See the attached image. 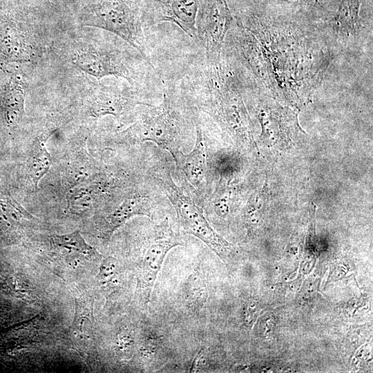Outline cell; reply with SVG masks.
<instances>
[{
  "label": "cell",
  "instance_id": "1",
  "mask_svg": "<svg viewBox=\"0 0 373 373\" xmlns=\"http://www.w3.org/2000/svg\"><path fill=\"white\" fill-rule=\"evenodd\" d=\"M257 39L273 79L277 99L298 108L320 86L332 55L318 30L266 21L256 15L236 17Z\"/></svg>",
  "mask_w": 373,
  "mask_h": 373
},
{
  "label": "cell",
  "instance_id": "2",
  "mask_svg": "<svg viewBox=\"0 0 373 373\" xmlns=\"http://www.w3.org/2000/svg\"><path fill=\"white\" fill-rule=\"evenodd\" d=\"M184 62V69L172 80L192 106L209 115L238 146L256 148L242 84L228 58L222 52L220 59L211 60L202 52Z\"/></svg>",
  "mask_w": 373,
  "mask_h": 373
},
{
  "label": "cell",
  "instance_id": "3",
  "mask_svg": "<svg viewBox=\"0 0 373 373\" xmlns=\"http://www.w3.org/2000/svg\"><path fill=\"white\" fill-rule=\"evenodd\" d=\"M162 96L157 106H140L124 134L133 142L155 143L175 160L195 136V108L171 79H163Z\"/></svg>",
  "mask_w": 373,
  "mask_h": 373
},
{
  "label": "cell",
  "instance_id": "4",
  "mask_svg": "<svg viewBox=\"0 0 373 373\" xmlns=\"http://www.w3.org/2000/svg\"><path fill=\"white\" fill-rule=\"evenodd\" d=\"M80 21L84 26L118 36L154 66L144 33L142 3L140 0H90L84 8Z\"/></svg>",
  "mask_w": 373,
  "mask_h": 373
},
{
  "label": "cell",
  "instance_id": "5",
  "mask_svg": "<svg viewBox=\"0 0 373 373\" xmlns=\"http://www.w3.org/2000/svg\"><path fill=\"white\" fill-rule=\"evenodd\" d=\"M148 175L171 202L178 222L186 233L199 238L222 260L233 254L232 245L213 230L202 208L175 183L168 166L164 164L153 166L149 170Z\"/></svg>",
  "mask_w": 373,
  "mask_h": 373
},
{
  "label": "cell",
  "instance_id": "6",
  "mask_svg": "<svg viewBox=\"0 0 373 373\" xmlns=\"http://www.w3.org/2000/svg\"><path fill=\"white\" fill-rule=\"evenodd\" d=\"M182 245L180 236L173 230L168 217L160 223L151 225L146 232L142 267L137 283L140 296L146 306L167 253L172 248Z\"/></svg>",
  "mask_w": 373,
  "mask_h": 373
},
{
  "label": "cell",
  "instance_id": "7",
  "mask_svg": "<svg viewBox=\"0 0 373 373\" xmlns=\"http://www.w3.org/2000/svg\"><path fill=\"white\" fill-rule=\"evenodd\" d=\"M234 20L227 0H203L196 19V44L206 58H220L225 37Z\"/></svg>",
  "mask_w": 373,
  "mask_h": 373
},
{
  "label": "cell",
  "instance_id": "8",
  "mask_svg": "<svg viewBox=\"0 0 373 373\" xmlns=\"http://www.w3.org/2000/svg\"><path fill=\"white\" fill-rule=\"evenodd\" d=\"M40 46L21 17L12 11L0 15V62L25 64L39 57Z\"/></svg>",
  "mask_w": 373,
  "mask_h": 373
},
{
  "label": "cell",
  "instance_id": "9",
  "mask_svg": "<svg viewBox=\"0 0 373 373\" xmlns=\"http://www.w3.org/2000/svg\"><path fill=\"white\" fill-rule=\"evenodd\" d=\"M157 204H160L159 198L150 185H135L128 191L120 203L99 219L96 227L99 236L109 239L119 227L133 216H146L151 218Z\"/></svg>",
  "mask_w": 373,
  "mask_h": 373
},
{
  "label": "cell",
  "instance_id": "10",
  "mask_svg": "<svg viewBox=\"0 0 373 373\" xmlns=\"http://www.w3.org/2000/svg\"><path fill=\"white\" fill-rule=\"evenodd\" d=\"M199 8L198 0H144V26L173 23L197 44L196 19Z\"/></svg>",
  "mask_w": 373,
  "mask_h": 373
},
{
  "label": "cell",
  "instance_id": "11",
  "mask_svg": "<svg viewBox=\"0 0 373 373\" xmlns=\"http://www.w3.org/2000/svg\"><path fill=\"white\" fill-rule=\"evenodd\" d=\"M194 123L195 144L193 150L186 155L182 152L174 161L203 201L207 187L205 131L200 113L195 108Z\"/></svg>",
  "mask_w": 373,
  "mask_h": 373
},
{
  "label": "cell",
  "instance_id": "12",
  "mask_svg": "<svg viewBox=\"0 0 373 373\" xmlns=\"http://www.w3.org/2000/svg\"><path fill=\"white\" fill-rule=\"evenodd\" d=\"M26 84L17 74H12L2 86L0 93V109L6 124L17 126L25 114Z\"/></svg>",
  "mask_w": 373,
  "mask_h": 373
},
{
  "label": "cell",
  "instance_id": "13",
  "mask_svg": "<svg viewBox=\"0 0 373 373\" xmlns=\"http://www.w3.org/2000/svg\"><path fill=\"white\" fill-rule=\"evenodd\" d=\"M360 0H341L336 15L332 20V35L342 44H352L359 37Z\"/></svg>",
  "mask_w": 373,
  "mask_h": 373
},
{
  "label": "cell",
  "instance_id": "14",
  "mask_svg": "<svg viewBox=\"0 0 373 373\" xmlns=\"http://www.w3.org/2000/svg\"><path fill=\"white\" fill-rule=\"evenodd\" d=\"M22 220L37 219L13 198L7 189L0 185V240L9 239Z\"/></svg>",
  "mask_w": 373,
  "mask_h": 373
},
{
  "label": "cell",
  "instance_id": "15",
  "mask_svg": "<svg viewBox=\"0 0 373 373\" xmlns=\"http://www.w3.org/2000/svg\"><path fill=\"white\" fill-rule=\"evenodd\" d=\"M50 242L55 249L68 256H80L94 262L102 259V255L84 240L78 231L63 235H52Z\"/></svg>",
  "mask_w": 373,
  "mask_h": 373
},
{
  "label": "cell",
  "instance_id": "16",
  "mask_svg": "<svg viewBox=\"0 0 373 373\" xmlns=\"http://www.w3.org/2000/svg\"><path fill=\"white\" fill-rule=\"evenodd\" d=\"M230 178L220 173L219 182L206 204L207 208L220 218L226 217L233 201L234 189L230 185Z\"/></svg>",
  "mask_w": 373,
  "mask_h": 373
},
{
  "label": "cell",
  "instance_id": "17",
  "mask_svg": "<svg viewBox=\"0 0 373 373\" xmlns=\"http://www.w3.org/2000/svg\"><path fill=\"white\" fill-rule=\"evenodd\" d=\"M46 141V139H39L37 141L26 163L28 174L36 189L39 182L47 173L52 164L51 155L45 146Z\"/></svg>",
  "mask_w": 373,
  "mask_h": 373
},
{
  "label": "cell",
  "instance_id": "18",
  "mask_svg": "<svg viewBox=\"0 0 373 373\" xmlns=\"http://www.w3.org/2000/svg\"><path fill=\"white\" fill-rule=\"evenodd\" d=\"M75 316L71 325L73 332L84 338L91 336L95 327L93 302L90 297L81 296L75 299Z\"/></svg>",
  "mask_w": 373,
  "mask_h": 373
},
{
  "label": "cell",
  "instance_id": "19",
  "mask_svg": "<svg viewBox=\"0 0 373 373\" xmlns=\"http://www.w3.org/2000/svg\"><path fill=\"white\" fill-rule=\"evenodd\" d=\"M185 297L189 304L195 308L201 307L207 298L204 278L199 272L189 276L186 283Z\"/></svg>",
  "mask_w": 373,
  "mask_h": 373
},
{
  "label": "cell",
  "instance_id": "20",
  "mask_svg": "<svg viewBox=\"0 0 373 373\" xmlns=\"http://www.w3.org/2000/svg\"><path fill=\"white\" fill-rule=\"evenodd\" d=\"M100 262L99 272L96 278L98 281L106 283L113 276L117 271L118 261L115 257L108 256L102 259Z\"/></svg>",
  "mask_w": 373,
  "mask_h": 373
},
{
  "label": "cell",
  "instance_id": "21",
  "mask_svg": "<svg viewBox=\"0 0 373 373\" xmlns=\"http://www.w3.org/2000/svg\"><path fill=\"white\" fill-rule=\"evenodd\" d=\"M134 341L131 335L123 334L116 340V351L120 357H127L131 354Z\"/></svg>",
  "mask_w": 373,
  "mask_h": 373
},
{
  "label": "cell",
  "instance_id": "22",
  "mask_svg": "<svg viewBox=\"0 0 373 373\" xmlns=\"http://www.w3.org/2000/svg\"><path fill=\"white\" fill-rule=\"evenodd\" d=\"M281 3H288V4H297L300 2L305 1L306 0H274Z\"/></svg>",
  "mask_w": 373,
  "mask_h": 373
},
{
  "label": "cell",
  "instance_id": "23",
  "mask_svg": "<svg viewBox=\"0 0 373 373\" xmlns=\"http://www.w3.org/2000/svg\"><path fill=\"white\" fill-rule=\"evenodd\" d=\"M47 1L50 3L54 2V1H56V0H47Z\"/></svg>",
  "mask_w": 373,
  "mask_h": 373
}]
</instances>
